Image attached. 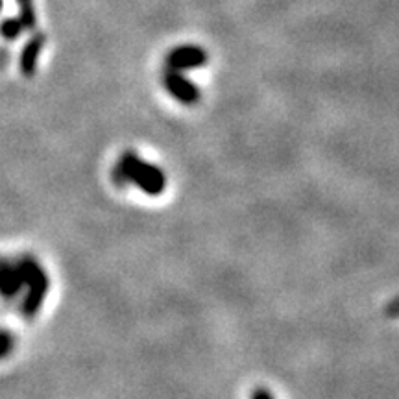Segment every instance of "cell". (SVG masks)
I'll use <instances>...</instances> for the list:
<instances>
[{"mask_svg": "<svg viewBox=\"0 0 399 399\" xmlns=\"http://www.w3.org/2000/svg\"><path fill=\"white\" fill-rule=\"evenodd\" d=\"M15 346V338L10 331H4V329H0V359L8 357L11 353Z\"/></svg>", "mask_w": 399, "mask_h": 399, "instance_id": "obj_9", "label": "cell"}, {"mask_svg": "<svg viewBox=\"0 0 399 399\" xmlns=\"http://www.w3.org/2000/svg\"><path fill=\"white\" fill-rule=\"evenodd\" d=\"M164 87L169 91L176 100H179L185 106H194L200 100V89L194 82L185 78L181 71H174V69H167L163 76Z\"/></svg>", "mask_w": 399, "mask_h": 399, "instance_id": "obj_2", "label": "cell"}, {"mask_svg": "<svg viewBox=\"0 0 399 399\" xmlns=\"http://www.w3.org/2000/svg\"><path fill=\"white\" fill-rule=\"evenodd\" d=\"M45 43H47V35L45 33H33L30 41L24 45L23 54H21V72L26 78H32L35 74L39 54H41Z\"/></svg>", "mask_w": 399, "mask_h": 399, "instance_id": "obj_6", "label": "cell"}, {"mask_svg": "<svg viewBox=\"0 0 399 399\" xmlns=\"http://www.w3.org/2000/svg\"><path fill=\"white\" fill-rule=\"evenodd\" d=\"M113 178L118 185L133 184L148 196H159L167 189V174L159 167L148 163L135 152H124L113 170Z\"/></svg>", "mask_w": 399, "mask_h": 399, "instance_id": "obj_1", "label": "cell"}, {"mask_svg": "<svg viewBox=\"0 0 399 399\" xmlns=\"http://www.w3.org/2000/svg\"><path fill=\"white\" fill-rule=\"evenodd\" d=\"M48 288H50V279H48V274L41 268L28 283V294H26L23 303V313L26 318H33L38 315L43 301L47 298Z\"/></svg>", "mask_w": 399, "mask_h": 399, "instance_id": "obj_4", "label": "cell"}, {"mask_svg": "<svg viewBox=\"0 0 399 399\" xmlns=\"http://www.w3.org/2000/svg\"><path fill=\"white\" fill-rule=\"evenodd\" d=\"M207 62H209L207 52L200 47H194V45L174 48V50L169 54V57H167L169 69H174V71H181V72L189 71V69L203 67Z\"/></svg>", "mask_w": 399, "mask_h": 399, "instance_id": "obj_3", "label": "cell"}, {"mask_svg": "<svg viewBox=\"0 0 399 399\" xmlns=\"http://www.w3.org/2000/svg\"><path fill=\"white\" fill-rule=\"evenodd\" d=\"M2 6H4V2H2V0H0V10H2Z\"/></svg>", "mask_w": 399, "mask_h": 399, "instance_id": "obj_12", "label": "cell"}, {"mask_svg": "<svg viewBox=\"0 0 399 399\" xmlns=\"http://www.w3.org/2000/svg\"><path fill=\"white\" fill-rule=\"evenodd\" d=\"M19 4V19L23 23L24 30H33L35 28V8H33V0H17Z\"/></svg>", "mask_w": 399, "mask_h": 399, "instance_id": "obj_7", "label": "cell"}, {"mask_svg": "<svg viewBox=\"0 0 399 399\" xmlns=\"http://www.w3.org/2000/svg\"><path fill=\"white\" fill-rule=\"evenodd\" d=\"M386 315H388L390 318H399V298L386 307Z\"/></svg>", "mask_w": 399, "mask_h": 399, "instance_id": "obj_10", "label": "cell"}, {"mask_svg": "<svg viewBox=\"0 0 399 399\" xmlns=\"http://www.w3.org/2000/svg\"><path fill=\"white\" fill-rule=\"evenodd\" d=\"M23 30L24 26L23 23H21V19H15V17L4 19L0 23V33H2L6 39H17L21 33H23Z\"/></svg>", "mask_w": 399, "mask_h": 399, "instance_id": "obj_8", "label": "cell"}, {"mask_svg": "<svg viewBox=\"0 0 399 399\" xmlns=\"http://www.w3.org/2000/svg\"><path fill=\"white\" fill-rule=\"evenodd\" d=\"M252 398H272V392H268L266 388H259L252 392Z\"/></svg>", "mask_w": 399, "mask_h": 399, "instance_id": "obj_11", "label": "cell"}, {"mask_svg": "<svg viewBox=\"0 0 399 399\" xmlns=\"http://www.w3.org/2000/svg\"><path fill=\"white\" fill-rule=\"evenodd\" d=\"M23 276H21L17 264L8 259H0V296L10 300L23 288Z\"/></svg>", "mask_w": 399, "mask_h": 399, "instance_id": "obj_5", "label": "cell"}]
</instances>
